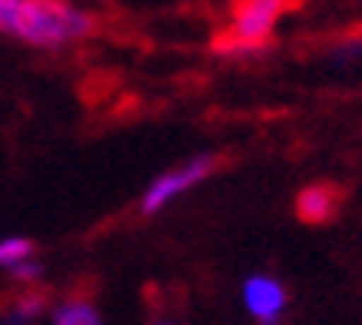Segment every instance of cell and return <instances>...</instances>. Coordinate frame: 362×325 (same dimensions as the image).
Here are the masks:
<instances>
[{
    "label": "cell",
    "instance_id": "cell-1",
    "mask_svg": "<svg viewBox=\"0 0 362 325\" xmlns=\"http://www.w3.org/2000/svg\"><path fill=\"white\" fill-rule=\"evenodd\" d=\"M0 30L33 47H64L83 40L93 30V17L70 4L47 0H0Z\"/></svg>",
    "mask_w": 362,
    "mask_h": 325
},
{
    "label": "cell",
    "instance_id": "cell-5",
    "mask_svg": "<svg viewBox=\"0 0 362 325\" xmlns=\"http://www.w3.org/2000/svg\"><path fill=\"white\" fill-rule=\"evenodd\" d=\"M336 209H339V189L329 183H313L296 196V216L309 226L329 223L336 216Z\"/></svg>",
    "mask_w": 362,
    "mask_h": 325
},
{
    "label": "cell",
    "instance_id": "cell-2",
    "mask_svg": "<svg viewBox=\"0 0 362 325\" xmlns=\"http://www.w3.org/2000/svg\"><path fill=\"white\" fill-rule=\"evenodd\" d=\"M283 13L279 0H250L240 4L233 13L230 27L223 33H216L213 50L216 54H250V50H263L273 37V27Z\"/></svg>",
    "mask_w": 362,
    "mask_h": 325
},
{
    "label": "cell",
    "instance_id": "cell-7",
    "mask_svg": "<svg viewBox=\"0 0 362 325\" xmlns=\"http://www.w3.org/2000/svg\"><path fill=\"white\" fill-rule=\"evenodd\" d=\"M33 252V242L30 239H21V236H11V239H0V266H21L23 259H30Z\"/></svg>",
    "mask_w": 362,
    "mask_h": 325
},
{
    "label": "cell",
    "instance_id": "cell-10",
    "mask_svg": "<svg viewBox=\"0 0 362 325\" xmlns=\"http://www.w3.org/2000/svg\"><path fill=\"white\" fill-rule=\"evenodd\" d=\"M166 325H170V322H166Z\"/></svg>",
    "mask_w": 362,
    "mask_h": 325
},
{
    "label": "cell",
    "instance_id": "cell-3",
    "mask_svg": "<svg viewBox=\"0 0 362 325\" xmlns=\"http://www.w3.org/2000/svg\"><path fill=\"white\" fill-rule=\"evenodd\" d=\"M216 170V156L213 153H203V156H193L189 162L176 166L170 173H163L160 179H153V186L143 193V203H140V213L143 216H153L166 203H173L176 196H183L187 189H193L197 183H203L209 173Z\"/></svg>",
    "mask_w": 362,
    "mask_h": 325
},
{
    "label": "cell",
    "instance_id": "cell-4",
    "mask_svg": "<svg viewBox=\"0 0 362 325\" xmlns=\"http://www.w3.org/2000/svg\"><path fill=\"white\" fill-rule=\"evenodd\" d=\"M243 302L259 325H279L286 305H289V295H286L283 282L273 276H250L243 285Z\"/></svg>",
    "mask_w": 362,
    "mask_h": 325
},
{
    "label": "cell",
    "instance_id": "cell-9",
    "mask_svg": "<svg viewBox=\"0 0 362 325\" xmlns=\"http://www.w3.org/2000/svg\"><path fill=\"white\" fill-rule=\"evenodd\" d=\"M13 276H17V279H37V276H40V266H33V262H30V266H23V262H21V266H13Z\"/></svg>",
    "mask_w": 362,
    "mask_h": 325
},
{
    "label": "cell",
    "instance_id": "cell-6",
    "mask_svg": "<svg viewBox=\"0 0 362 325\" xmlns=\"http://www.w3.org/2000/svg\"><path fill=\"white\" fill-rule=\"evenodd\" d=\"M57 325H103V319L90 302L74 299V302H64L57 309Z\"/></svg>",
    "mask_w": 362,
    "mask_h": 325
},
{
    "label": "cell",
    "instance_id": "cell-8",
    "mask_svg": "<svg viewBox=\"0 0 362 325\" xmlns=\"http://www.w3.org/2000/svg\"><path fill=\"white\" fill-rule=\"evenodd\" d=\"M44 299L47 295H40V292H33V295H21L17 302H13V309H11V315H7V325H23L27 319H33V315L44 309Z\"/></svg>",
    "mask_w": 362,
    "mask_h": 325
}]
</instances>
